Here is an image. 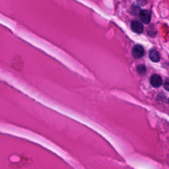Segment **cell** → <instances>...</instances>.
<instances>
[{"mask_svg":"<svg viewBox=\"0 0 169 169\" xmlns=\"http://www.w3.org/2000/svg\"><path fill=\"white\" fill-rule=\"evenodd\" d=\"M132 55L136 59H139L144 55V48L140 44L135 45L132 49Z\"/></svg>","mask_w":169,"mask_h":169,"instance_id":"1","label":"cell"},{"mask_svg":"<svg viewBox=\"0 0 169 169\" xmlns=\"http://www.w3.org/2000/svg\"><path fill=\"white\" fill-rule=\"evenodd\" d=\"M139 17L142 22H143L144 24H147H147H149V23H150L151 19V11L149 10H147V9L141 10L139 13Z\"/></svg>","mask_w":169,"mask_h":169,"instance_id":"2","label":"cell"},{"mask_svg":"<svg viewBox=\"0 0 169 169\" xmlns=\"http://www.w3.org/2000/svg\"><path fill=\"white\" fill-rule=\"evenodd\" d=\"M150 84H151L152 87H153L157 88L161 86V84H163V80L160 75H159L157 74H153V75H151L150 77Z\"/></svg>","mask_w":169,"mask_h":169,"instance_id":"3","label":"cell"},{"mask_svg":"<svg viewBox=\"0 0 169 169\" xmlns=\"http://www.w3.org/2000/svg\"><path fill=\"white\" fill-rule=\"evenodd\" d=\"M131 28L134 33L141 34L143 31V25L140 21L134 20L131 23Z\"/></svg>","mask_w":169,"mask_h":169,"instance_id":"4","label":"cell"},{"mask_svg":"<svg viewBox=\"0 0 169 169\" xmlns=\"http://www.w3.org/2000/svg\"><path fill=\"white\" fill-rule=\"evenodd\" d=\"M149 58L153 62H159L161 60V55L157 50L155 49H151L149 53Z\"/></svg>","mask_w":169,"mask_h":169,"instance_id":"5","label":"cell"},{"mask_svg":"<svg viewBox=\"0 0 169 169\" xmlns=\"http://www.w3.org/2000/svg\"><path fill=\"white\" fill-rule=\"evenodd\" d=\"M147 69L146 67L143 64H140L137 67V73L140 75H145L146 73Z\"/></svg>","mask_w":169,"mask_h":169,"instance_id":"6","label":"cell"},{"mask_svg":"<svg viewBox=\"0 0 169 169\" xmlns=\"http://www.w3.org/2000/svg\"><path fill=\"white\" fill-rule=\"evenodd\" d=\"M131 13L134 15H137V14L140 13L141 10L138 6H132L131 8Z\"/></svg>","mask_w":169,"mask_h":169,"instance_id":"7","label":"cell"},{"mask_svg":"<svg viewBox=\"0 0 169 169\" xmlns=\"http://www.w3.org/2000/svg\"><path fill=\"white\" fill-rule=\"evenodd\" d=\"M164 88L166 91H167L169 92V79H166L164 83Z\"/></svg>","mask_w":169,"mask_h":169,"instance_id":"8","label":"cell"}]
</instances>
